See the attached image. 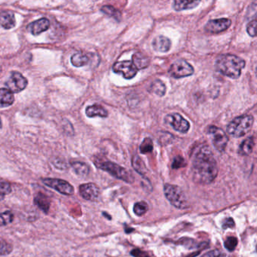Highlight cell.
<instances>
[{
	"instance_id": "836d02e7",
	"label": "cell",
	"mask_w": 257,
	"mask_h": 257,
	"mask_svg": "<svg viewBox=\"0 0 257 257\" xmlns=\"http://www.w3.org/2000/svg\"><path fill=\"white\" fill-rule=\"evenodd\" d=\"M238 245V239L235 237H229L224 242V247L226 250L232 252L235 250Z\"/></svg>"
},
{
	"instance_id": "484cf974",
	"label": "cell",
	"mask_w": 257,
	"mask_h": 257,
	"mask_svg": "<svg viewBox=\"0 0 257 257\" xmlns=\"http://www.w3.org/2000/svg\"><path fill=\"white\" fill-rule=\"evenodd\" d=\"M132 164H133V168L135 169L136 172L142 176H145L147 174L146 166L145 163L142 161V158L139 155H135L133 158L132 161Z\"/></svg>"
},
{
	"instance_id": "44dd1931",
	"label": "cell",
	"mask_w": 257,
	"mask_h": 257,
	"mask_svg": "<svg viewBox=\"0 0 257 257\" xmlns=\"http://www.w3.org/2000/svg\"><path fill=\"white\" fill-rule=\"evenodd\" d=\"M133 63L138 69H145L150 64V59L142 53L137 52L133 54Z\"/></svg>"
},
{
	"instance_id": "ba28073f",
	"label": "cell",
	"mask_w": 257,
	"mask_h": 257,
	"mask_svg": "<svg viewBox=\"0 0 257 257\" xmlns=\"http://www.w3.org/2000/svg\"><path fill=\"white\" fill-rule=\"evenodd\" d=\"M169 72L171 76L175 78H181L193 75L194 69L188 62L184 60H176L171 65Z\"/></svg>"
},
{
	"instance_id": "7402d4cb",
	"label": "cell",
	"mask_w": 257,
	"mask_h": 257,
	"mask_svg": "<svg viewBox=\"0 0 257 257\" xmlns=\"http://www.w3.org/2000/svg\"><path fill=\"white\" fill-rule=\"evenodd\" d=\"M200 3V1H180L176 0L174 2L173 9L177 12L180 11L188 10V9H194Z\"/></svg>"
},
{
	"instance_id": "d6986e66",
	"label": "cell",
	"mask_w": 257,
	"mask_h": 257,
	"mask_svg": "<svg viewBox=\"0 0 257 257\" xmlns=\"http://www.w3.org/2000/svg\"><path fill=\"white\" fill-rule=\"evenodd\" d=\"M255 146L254 137H250L244 140L238 148V154L241 156H247L253 152Z\"/></svg>"
},
{
	"instance_id": "1f68e13d",
	"label": "cell",
	"mask_w": 257,
	"mask_h": 257,
	"mask_svg": "<svg viewBox=\"0 0 257 257\" xmlns=\"http://www.w3.org/2000/svg\"><path fill=\"white\" fill-rule=\"evenodd\" d=\"M148 211V205L145 202H137L135 204L133 211L136 215L141 217L145 215Z\"/></svg>"
},
{
	"instance_id": "3957f363",
	"label": "cell",
	"mask_w": 257,
	"mask_h": 257,
	"mask_svg": "<svg viewBox=\"0 0 257 257\" xmlns=\"http://www.w3.org/2000/svg\"><path fill=\"white\" fill-rule=\"evenodd\" d=\"M254 119L250 115H243L235 118L229 122L227 132L234 137H241L250 132L253 127Z\"/></svg>"
},
{
	"instance_id": "ab89813d",
	"label": "cell",
	"mask_w": 257,
	"mask_h": 257,
	"mask_svg": "<svg viewBox=\"0 0 257 257\" xmlns=\"http://www.w3.org/2000/svg\"><path fill=\"white\" fill-rule=\"evenodd\" d=\"M0 128H2V122H1V119H0Z\"/></svg>"
},
{
	"instance_id": "ac0fdd59",
	"label": "cell",
	"mask_w": 257,
	"mask_h": 257,
	"mask_svg": "<svg viewBox=\"0 0 257 257\" xmlns=\"http://www.w3.org/2000/svg\"><path fill=\"white\" fill-rule=\"evenodd\" d=\"M15 101L13 93L9 89H0V108L10 107Z\"/></svg>"
},
{
	"instance_id": "d590c367",
	"label": "cell",
	"mask_w": 257,
	"mask_h": 257,
	"mask_svg": "<svg viewBox=\"0 0 257 257\" xmlns=\"http://www.w3.org/2000/svg\"><path fill=\"white\" fill-rule=\"evenodd\" d=\"M186 164H187V163H186L184 158L181 156H177L174 158L172 167L173 169L181 168V167H185Z\"/></svg>"
},
{
	"instance_id": "30bf717a",
	"label": "cell",
	"mask_w": 257,
	"mask_h": 257,
	"mask_svg": "<svg viewBox=\"0 0 257 257\" xmlns=\"http://www.w3.org/2000/svg\"><path fill=\"white\" fill-rule=\"evenodd\" d=\"M165 122L180 133H187L190 129V123L178 113L169 114L165 117Z\"/></svg>"
},
{
	"instance_id": "6da1fadb",
	"label": "cell",
	"mask_w": 257,
	"mask_h": 257,
	"mask_svg": "<svg viewBox=\"0 0 257 257\" xmlns=\"http://www.w3.org/2000/svg\"><path fill=\"white\" fill-rule=\"evenodd\" d=\"M193 181L197 184H211L218 175L217 161L208 146H201L195 152L192 164Z\"/></svg>"
},
{
	"instance_id": "e0dca14e",
	"label": "cell",
	"mask_w": 257,
	"mask_h": 257,
	"mask_svg": "<svg viewBox=\"0 0 257 257\" xmlns=\"http://www.w3.org/2000/svg\"><path fill=\"white\" fill-rule=\"evenodd\" d=\"M34 204L45 214H48L51 206V201L46 195L42 193H38L35 196Z\"/></svg>"
},
{
	"instance_id": "d6a6232c",
	"label": "cell",
	"mask_w": 257,
	"mask_h": 257,
	"mask_svg": "<svg viewBox=\"0 0 257 257\" xmlns=\"http://www.w3.org/2000/svg\"><path fill=\"white\" fill-rule=\"evenodd\" d=\"M178 244H181V245L184 246L186 248L188 249H194L196 248V247H199V244L196 242V241H194L193 239H191V238H181L178 241Z\"/></svg>"
},
{
	"instance_id": "4316f807",
	"label": "cell",
	"mask_w": 257,
	"mask_h": 257,
	"mask_svg": "<svg viewBox=\"0 0 257 257\" xmlns=\"http://www.w3.org/2000/svg\"><path fill=\"white\" fill-rule=\"evenodd\" d=\"M101 11L108 16L114 18L116 21H120L121 18V13L120 11L111 6H103L101 8Z\"/></svg>"
},
{
	"instance_id": "74e56055",
	"label": "cell",
	"mask_w": 257,
	"mask_h": 257,
	"mask_svg": "<svg viewBox=\"0 0 257 257\" xmlns=\"http://www.w3.org/2000/svg\"><path fill=\"white\" fill-rule=\"evenodd\" d=\"M131 254L134 257H150L147 252L140 250V249H134L132 250Z\"/></svg>"
},
{
	"instance_id": "5bb4252c",
	"label": "cell",
	"mask_w": 257,
	"mask_h": 257,
	"mask_svg": "<svg viewBox=\"0 0 257 257\" xmlns=\"http://www.w3.org/2000/svg\"><path fill=\"white\" fill-rule=\"evenodd\" d=\"M50 21L47 18H40L29 24L27 29L33 36H39L49 29Z\"/></svg>"
},
{
	"instance_id": "4dcf8cb0",
	"label": "cell",
	"mask_w": 257,
	"mask_h": 257,
	"mask_svg": "<svg viewBox=\"0 0 257 257\" xmlns=\"http://www.w3.org/2000/svg\"><path fill=\"white\" fill-rule=\"evenodd\" d=\"M154 149V144H153V140L150 137L145 138V140L142 141V144L140 145L141 153L147 154L151 152Z\"/></svg>"
},
{
	"instance_id": "2e32d148",
	"label": "cell",
	"mask_w": 257,
	"mask_h": 257,
	"mask_svg": "<svg viewBox=\"0 0 257 257\" xmlns=\"http://www.w3.org/2000/svg\"><path fill=\"white\" fill-rule=\"evenodd\" d=\"M153 48L159 52H167L170 50L171 41L169 38L163 36H158L154 38L152 42Z\"/></svg>"
},
{
	"instance_id": "9c48e42d",
	"label": "cell",
	"mask_w": 257,
	"mask_h": 257,
	"mask_svg": "<svg viewBox=\"0 0 257 257\" xmlns=\"http://www.w3.org/2000/svg\"><path fill=\"white\" fill-rule=\"evenodd\" d=\"M28 81L18 72H12L9 79L6 81V86L12 93H19L27 88Z\"/></svg>"
},
{
	"instance_id": "277c9868",
	"label": "cell",
	"mask_w": 257,
	"mask_h": 257,
	"mask_svg": "<svg viewBox=\"0 0 257 257\" xmlns=\"http://www.w3.org/2000/svg\"><path fill=\"white\" fill-rule=\"evenodd\" d=\"M164 195L167 200L178 209H187L189 207L188 200L184 191L178 186L166 184L164 186Z\"/></svg>"
},
{
	"instance_id": "4fadbf2b",
	"label": "cell",
	"mask_w": 257,
	"mask_h": 257,
	"mask_svg": "<svg viewBox=\"0 0 257 257\" xmlns=\"http://www.w3.org/2000/svg\"><path fill=\"white\" fill-rule=\"evenodd\" d=\"M79 193L83 199L91 202L98 200L100 196L99 187L93 183H88L80 186Z\"/></svg>"
},
{
	"instance_id": "8d00e7d4",
	"label": "cell",
	"mask_w": 257,
	"mask_h": 257,
	"mask_svg": "<svg viewBox=\"0 0 257 257\" xmlns=\"http://www.w3.org/2000/svg\"><path fill=\"white\" fill-rule=\"evenodd\" d=\"M227 255L225 254L223 252H220L218 250H214L212 251L208 252L203 255L202 257H228Z\"/></svg>"
},
{
	"instance_id": "83f0119b",
	"label": "cell",
	"mask_w": 257,
	"mask_h": 257,
	"mask_svg": "<svg viewBox=\"0 0 257 257\" xmlns=\"http://www.w3.org/2000/svg\"><path fill=\"white\" fill-rule=\"evenodd\" d=\"M12 189L10 183L0 179V201H3L6 196L12 193Z\"/></svg>"
},
{
	"instance_id": "9a60e30c",
	"label": "cell",
	"mask_w": 257,
	"mask_h": 257,
	"mask_svg": "<svg viewBox=\"0 0 257 257\" xmlns=\"http://www.w3.org/2000/svg\"><path fill=\"white\" fill-rule=\"evenodd\" d=\"M16 24L15 14L11 11L0 12V28L10 30Z\"/></svg>"
},
{
	"instance_id": "e575fe53",
	"label": "cell",
	"mask_w": 257,
	"mask_h": 257,
	"mask_svg": "<svg viewBox=\"0 0 257 257\" xmlns=\"http://www.w3.org/2000/svg\"><path fill=\"white\" fill-rule=\"evenodd\" d=\"M247 33L252 37H257V21H252L247 27Z\"/></svg>"
},
{
	"instance_id": "7a4b0ae2",
	"label": "cell",
	"mask_w": 257,
	"mask_h": 257,
	"mask_svg": "<svg viewBox=\"0 0 257 257\" xmlns=\"http://www.w3.org/2000/svg\"><path fill=\"white\" fill-rule=\"evenodd\" d=\"M245 66L243 59L233 54H222L215 61V68L222 75L236 79L239 78L241 71Z\"/></svg>"
},
{
	"instance_id": "7c38bea8",
	"label": "cell",
	"mask_w": 257,
	"mask_h": 257,
	"mask_svg": "<svg viewBox=\"0 0 257 257\" xmlns=\"http://www.w3.org/2000/svg\"><path fill=\"white\" fill-rule=\"evenodd\" d=\"M232 21L228 18L211 20L207 23L205 27V31L209 33H219L229 28Z\"/></svg>"
},
{
	"instance_id": "5b68a950",
	"label": "cell",
	"mask_w": 257,
	"mask_h": 257,
	"mask_svg": "<svg viewBox=\"0 0 257 257\" xmlns=\"http://www.w3.org/2000/svg\"><path fill=\"white\" fill-rule=\"evenodd\" d=\"M96 166L101 170L108 172L111 176L117 179L121 180L126 183L133 182V178L126 169L122 167L119 164H115L111 161H104V162L96 163Z\"/></svg>"
},
{
	"instance_id": "f35d334b",
	"label": "cell",
	"mask_w": 257,
	"mask_h": 257,
	"mask_svg": "<svg viewBox=\"0 0 257 257\" xmlns=\"http://www.w3.org/2000/svg\"><path fill=\"white\" fill-rule=\"evenodd\" d=\"M234 226H235V222H234L233 219L232 218L226 219L223 223V228L224 229L234 227Z\"/></svg>"
},
{
	"instance_id": "f1b7e54d",
	"label": "cell",
	"mask_w": 257,
	"mask_h": 257,
	"mask_svg": "<svg viewBox=\"0 0 257 257\" xmlns=\"http://www.w3.org/2000/svg\"><path fill=\"white\" fill-rule=\"evenodd\" d=\"M13 213L11 211H6L4 212L0 213V226H7L13 222Z\"/></svg>"
},
{
	"instance_id": "52a82bcc",
	"label": "cell",
	"mask_w": 257,
	"mask_h": 257,
	"mask_svg": "<svg viewBox=\"0 0 257 257\" xmlns=\"http://www.w3.org/2000/svg\"><path fill=\"white\" fill-rule=\"evenodd\" d=\"M42 183L49 188L53 189L58 192L60 194L65 196H71L74 194L75 189L67 181L63 180L55 179V178H43Z\"/></svg>"
},
{
	"instance_id": "d4e9b609",
	"label": "cell",
	"mask_w": 257,
	"mask_h": 257,
	"mask_svg": "<svg viewBox=\"0 0 257 257\" xmlns=\"http://www.w3.org/2000/svg\"><path fill=\"white\" fill-rule=\"evenodd\" d=\"M166 88L164 83L160 80L157 79L151 83L149 92L155 94L157 96L163 97L166 94Z\"/></svg>"
},
{
	"instance_id": "8fae6325",
	"label": "cell",
	"mask_w": 257,
	"mask_h": 257,
	"mask_svg": "<svg viewBox=\"0 0 257 257\" xmlns=\"http://www.w3.org/2000/svg\"><path fill=\"white\" fill-rule=\"evenodd\" d=\"M112 69L116 73L121 74L126 79L134 78L138 72L137 68L133 64V61L130 60L116 62L113 65Z\"/></svg>"
},
{
	"instance_id": "8992f818",
	"label": "cell",
	"mask_w": 257,
	"mask_h": 257,
	"mask_svg": "<svg viewBox=\"0 0 257 257\" xmlns=\"http://www.w3.org/2000/svg\"><path fill=\"white\" fill-rule=\"evenodd\" d=\"M207 133L211 136L214 148L218 152H224L226 148V145H227L228 141H229V139H228L226 133L221 128L213 126V125L207 128Z\"/></svg>"
},
{
	"instance_id": "cb8c5ba5",
	"label": "cell",
	"mask_w": 257,
	"mask_h": 257,
	"mask_svg": "<svg viewBox=\"0 0 257 257\" xmlns=\"http://www.w3.org/2000/svg\"><path fill=\"white\" fill-rule=\"evenodd\" d=\"M90 61L88 56L83 54L82 52H77L71 57V63L76 67L85 66Z\"/></svg>"
},
{
	"instance_id": "60d3db41",
	"label": "cell",
	"mask_w": 257,
	"mask_h": 257,
	"mask_svg": "<svg viewBox=\"0 0 257 257\" xmlns=\"http://www.w3.org/2000/svg\"><path fill=\"white\" fill-rule=\"evenodd\" d=\"M256 251H257V245H256Z\"/></svg>"
},
{
	"instance_id": "f546056e",
	"label": "cell",
	"mask_w": 257,
	"mask_h": 257,
	"mask_svg": "<svg viewBox=\"0 0 257 257\" xmlns=\"http://www.w3.org/2000/svg\"><path fill=\"white\" fill-rule=\"evenodd\" d=\"M13 250V246L0 237V256H7Z\"/></svg>"
},
{
	"instance_id": "ffe728a7",
	"label": "cell",
	"mask_w": 257,
	"mask_h": 257,
	"mask_svg": "<svg viewBox=\"0 0 257 257\" xmlns=\"http://www.w3.org/2000/svg\"><path fill=\"white\" fill-rule=\"evenodd\" d=\"M86 115L90 118L96 117V116L105 118L108 116V111L101 106L93 105L87 107Z\"/></svg>"
},
{
	"instance_id": "603a6c76",
	"label": "cell",
	"mask_w": 257,
	"mask_h": 257,
	"mask_svg": "<svg viewBox=\"0 0 257 257\" xmlns=\"http://www.w3.org/2000/svg\"><path fill=\"white\" fill-rule=\"evenodd\" d=\"M71 165H72L75 174L78 176L81 177V178H85V177L88 176L89 174H90V167H89L88 164H85V163L81 162V161H75V162H72Z\"/></svg>"
}]
</instances>
